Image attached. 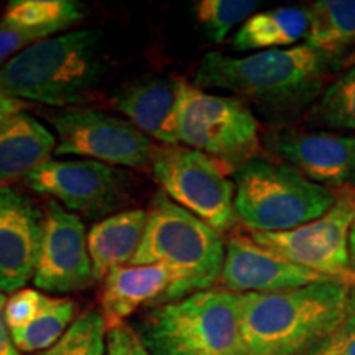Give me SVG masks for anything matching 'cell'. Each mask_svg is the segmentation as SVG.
<instances>
[{"mask_svg": "<svg viewBox=\"0 0 355 355\" xmlns=\"http://www.w3.org/2000/svg\"><path fill=\"white\" fill-rule=\"evenodd\" d=\"M336 61L306 43L245 58L211 51L196 68L193 84L229 92L270 119H286L316 102L337 69Z\"/></svg>", "mask_w": 355, "mask_h": 355, "instance_id": "6da1fadb", "label": "cell"}, {"mask_svg": "<svg viewBox=\"0 0 355 355\" xmlns=\"http://www.w3.org/2000/svg\"><path fill=\"white\" fill-rule=\"evenodd\" d=\"M352 286L316 283L296 290L242 295L241 355H301L316 349L350 313Z\"/></svg>", "mask_w": 355, "mask_h": 355, "instance_id": "7a4b0ae2", "label": "cell"}, {"mask_svg": "<svg viewBox=\"0 0 355 355\" xmlns=\"http://www.w3.org/2000/svg\"><path fill=\"white\" fill-rule=\"evenodd\" d=\"M107 76L104 32L74 30L25 48L0 68V91L53 109L83 107Z\"/></svg>", "mask_w": 355, "mask_h": 355, "instance_id": "3957f363", "label": "cell"}, {"mask_svg": "<svg viewBox=\"0 0 355 355\" xmlns=\"http://www.w3.org/2000/svg\"><path fill=\"white\" fill-rule=\"evenodd\" d=\"M146 214L144 241L130 265L162 263L170 270L173 282L162 304L211 290L220 278L225 259L220 234L163 191L153 198Z\"/></svg>", "mask_w": 355, "mask_h": 355, "instance_id": "277c9868", "label": "cell"}, {"mask_svg": "<svg viewBox=\"0 0 355 355\" xmlns=\"http://www.w3.org/2000/svg\"><path fill=\"white\" fill-rule=\"evenodd\" d=\"M242 295L225 288L150 308L137 322L152 355H241Z\"/></svg>", "mask_w": 355, "mask_h": 355, "instance_id": "5b68a950", "label": "cell"}, {"mask_svg": "<svg viewBox=\"0 0 355 355\" xmlns=\"http://www.w3.org/2000/svg\"><path fill=\"white\" fill-rule=\"evenodd\" d=\"M234 207L250 232H285L316 220L336 204L331 189L290 165L254 158L234 173Z\"/></svg>", "mask_w": 355, "mask_h": 355, "instance_id": "8992f818", "label": "cell"}, {"mask_svg": "<svg viewBox=\"0 0 355 355\" xmlns=\"http://www.w3.org/2000/svg\"><path fill=\"white\" fill-rule=\"evenodd\" d=\"M176 127L178 144L209 155L234 173L257 158L260 150L259 121L247 104L189 83L181 97Z\"/></svg>", "mask_w": 355, "mask_h": 355, "instance_id": "52a82bcc", "label": "cell"}, {"mask_svg": "<svg viewBox=\"0 0 355 355\" xmlns=\"http://www.w3.org/2000/svg\"><path fill=\"white\" fill-rule=\"evenodd\" d=\"M227 171L209 155L188 146L158 148L152 162L153 178L163 193L219 234L229 232L237 222L235 184Z\"/></svg>", "mask_w": 355, "mask_h": 355, "instance_id": "ba28073f", "label": "cell"}, {"mask_svg": "<svg viewBox=\"0 0 355 355\" xmlns=\"http://www.w3.org/2000/svg\"><path fill=\"white\" fill-rule=\"evenodd\" d=\"M44 117L56 132L58 157H78L140 170L152 166L158 150L133 123L102 110L51 109Z\"/></svg>", "mask_w": 355, "mask_h": 355, "instance_id": "9c48e42d", "label": "cell"}, {"mask_svg": "<svg viewBox=\"0 0 355 355\" xmlns=\"http://www.w3.org/2000/svg\"><path fill=\"white\" fill-rule=\"evenodd\" d=\"M355 222V189H345L316 220L285 232H250L260 247L283 259L355 288L349 266V235Z\"/></svg>", "mask_w": 355, "mask_h": 355, "instance_id": "30bf717a", "label": "cell"}, {"mask_svg": "<svg viewBox=\"0 0 355 355\" xmlns=\"http://www.w3.org/2000/svg\"><path fill=\"white\" fill-rule=\"evenodd\" d=\"M37 194L86 219L112 216L130 198V175L94 159H50L25 180Z\"/></svg>", "mask_w": 355, "mask_h": 355, "instance_id": "8fae6325", "label": "cell"}, {"mask_svg": "<svg viewBox=\"0 0 355 355\" xmlns=\"http://www.w3.org/2000/svg\"><path fill=\"white\" fill-rule=\"evenodd\" d=\"M94 279L86 225L56 201L46 202L43 241L33 283L53 295L81 291Z\"/></svg>", "mask_w": 355, "mask_h": 355, "instance_id": "7c38bea8", "label": "cell"}, {"mask_svg": "<svg viewBox=\"0 0 355 355\" xmlns=\"http://www.w3.org/2000/svg\"><path fill=\"white\" fill-rule=\"evenodd\" d=\"M273 153L327 189H355V135L327 130H279L268 139Z\"/></svg>", "mask_w": 355, "mask_h": 355, "instance_id": "4fadbf2b", "label": "cell"}, {"mask_svg": "<svg viewBox=\"0 0 355 355\" xmlns=\"http://www.w3.org/2000/svg\"><path fill=\"white\" fill-rule=\"evenodd\" d=\"M44 214L32 198L0 186V293L24 290L37 272Z\"/></svg>", "mask_w": 355, "mask_h": 355, "instance_id": "5bb4252c", "label": "cell"}, {"mask_svg": "<svg viewBox=\"0 0 355 355\" xmlns=\"http://www.w3.org/2000/svg\"><path fill=\"white\" fill-rule=\"evenodd\" d=\"M326 282L339 279L291 263L245 235H232L225 243L220 283L232 293H278Z\"/></svg>", "mask_w": 355, "mask_h": 355, "instance_id": "9a60e30c", "label": "cell"}, {"mask_svg": "<svg viewBox=\"0 0 355 355\" xmlns=\"http://www.w3.org/2000/svg\"><path fill=\"white\" fill-rule=\"evenodd\" d=\"M186 83V79L176 76L144 79L122 87L112 104L146 137L166 146H175L178 144V110Z\"/></svg>", "mask_w": 355, "mask_h": 355, "instance_id": "2e32d148", "label": "cell"}, {"mask_svg": "<svg viewBox=\"0 0 355 355\" xmlns=\"http://www.w3.org/2000/svg\"><path fill=\"white\" fill-rule=\"evenodd\" d=\"M173 277L165 265H123L104 278L101 314L107 329L125 324L141 306L155 308L163 303Z\"/></svg>", "mask_w": 355, "mask_h": 355, "instance_id": "e0dca14e", "label": "cell"}, {"mask_svg": "<svg viewBox=\"0 0 355 355\" xmlns=\"http://www.w3.org/2000/svg\"><path fill=\"white\" fill-rule=\"evenodd\" d=\"M58 139L33 115H13L0 127V186L26 180L35 170L50 162Z\"/></svg>", "mask_w": 355, "mask_h": 355, "instance_id": "ac0fdd59", "label": "cell"}, {"mask_svg": "<svg viewBox=\"0 0 355 355\" xmlns=\"http://www.w3.org/2000/svg\"><path fill=\"white\" fill-rule=\"evenodd\" d=\"M148 214L144 209L115 212L94 224L87 234L92 273L99 282L117 266L130 263L144 241Z\"/></svg>", "mask_w": 355, "mask_h": 355, "instance_id": "d6986e66", "label": "cell"}, {"mask_svg": "<svg viewBox=\"0 0 355 355\" xmlns=\"http://www.w3.org/2000/svg\"><path fill=\"white\" fill-rule=\"evenodd\" d=\"M309 32V12L303 7H278L259 12L242 24L234 35L235 51L285 50L306 40Z\"/></svg>", "mask_w": 355, "mask_h": 355, "instance_id": "ffe728a7", "label": "cell"}, {"mask_svg": "<svg viewBox=\"0 0 355 355\" xmlns=\"http://www.w3.org/2000/svg\"><path fill=\"white\" fill-rule=\"evenodd\" d=\"M308 12L306 44L337 58L355 43V0H319Z\"/></svg>", "mask_w": 355, "mask_h": 355, "instance_id": "44dd1931", "label": "cell"}, {"mask_svg": "<svg viewBox=\"0 0 355 355\" xmlns=\"http://www.w3.org/2000/svg\"><path fill=\"white\" fill-rule=\"evenodd\" d=\"M84 15V6L74 0H13L2 19L53 37L78 25Z\"/></svg>", "mask_w": 355, "mask_h": 355, "instance_id": "7402d4cb", "label": "cell"}, {"mask_svg": "<svg viewBox=\"0 0 355 355\" xmlns=\"http://www.w3.org/2000/svg\"><path fill=\"white\" fill-rule=\"evenodd\" d=\"M76 303L69 298L46 296L37 316L21 329L12 331L13 344L21 352H38L55 345L73 324Z\"/></svg>", "mask_w": 355, "mask_h": 355, "instance_id": "603a6c76", "label": "cell"}, {"mask_svg": "<svg viewBox=\"0 0 355 355\" xmlns=\"http://www.w3.org/2000/svg\"><path fill=\"white\" fill-rule=\"evenodd\" d=\"M308 122L327 132H355V64L324 89L309 107Z\"/></svg>", "mask_w": 355, "mask_h": 355, "instance_id": "cb8c5ba5", "label": "cell"}, {"mask_svg": "<svg viewBox=\"0 0 355 355\" xmlns=\"http://www.w3.org/2000/svg\"><path fill=\"white\" fill-rule=\"evenodd\" d=\"M259 7L260 2L255 0H199L193 6V12L206 37L219 44Z\"/></svg>", "mask_w": 355, "mask_h": 355, "instance_id": "d4e9b609", "label": "cell"}, {"mask_svg": "<svg viewBox=\"0 0 355 355\" xmlns=\"http://www.w3.org/2000/svg\"><path fill=\"white\" fill-rule=\"evenodd\" d=\"M107 324L99 311H87L69 326L58 343L42 355H105Z\"/></svg>", "mask_w": 355, "mask_h": 355, "instance_id": "484cf974", "label": "cell"}, {"mask_svg": "<svg viewBox=\"0 0 355 355\" xmlns=\"http://www.w3.org/2000/svg\"><path fill=\"white\" fill-rule=\"evenodd\" d=\"M44 298H46V295H43L38 290H32V288H24V290L12 293L7 298L6 309H3L10 332L21 329L32 321L38 311L42 309Z\"/></svg>", "mask_w": 355, "mask_h": 355, "instance_id": "4316f807", "label": "cell"}, {"mask_svg": "<svg viewBox=\"0 0 355 355\" xmlns=\"http://www.w3.org/2000/svg\"><path fill=\"white\" fill-rule=\"evenodd\" d=\"M46 38L51 37L40 32V30L26 28V26L0 19V68L10 60L12 55H15V53L19 55L25 48Z\"/></svg>", "mask_w": 355, "mask_h": 355, "instance_id": "83f0119b", "label": "cell"}, {"mask_svg": "<svg viewBox=\"0 0 355 355\" xmlns=\"http://www.w3.org/2000/svg\"><path fill=\"white\" fill-rule=\"evenodd\" d=\"M105 355H152L132 326L122 324L107 331Z\"/></svg>", "mask_w": 355, "mask_h": 355, "instance_id": "f1b7e54d", "label": "cell"}, {"mask_svg": "<svg viewBox=\"0 0 355 355\" xmlns=\"http://www.w3.org/2000/svg\"><path fill=\"white\" fill-rule=\"evenodd\" d=\"M322 344H326L337 355H355V288H352V303L347 319Z\"/></svg>", "mask_w": 355, "mask_h": 355, "instance_id": "f546056e", "label": "cell"}, {"mask_svg": "<svg viewBox=\"0 0 355 355\" xmlns=\"http://www.w3.org/2000/svg\"><path fill=\"white\" fill-rule=\"evenodd\" d=\"M30 107H32L30 102L17 99V97L0 91V127H2L7 121H10L13 115L25 112V110Z\"/></svg>", "mask_w": 355, "mask_h": 355, "instance_id": "4dcf8cb0", "label": "cell"}, {"mask_svg": "<svg viewBox=\"0 0 355 355\" xmlns=\"http://www.w3.org/2000/svg\"><path fill=\"white\" fill-rule=\"evenodd\" d=\"M7 296L3 293H0V355H20L17 345L13 344L12 332L8 329L6 314H3V309H6Z\"/></svg>", "mask_w": 355, "mask_h": 355, "instance_id": "1f68e13d", "label": "cell"}, {"mask_svg": "<svg viewBox=\"0 0 355 355\" xmlns=\"http://www.w3.org/2000/svg\"><path fill=\"white\" fill-rule=\"evenodd\" d=\"M349 266L355 273V222L349 235Z\"/></svg>", "mask_w": 355, "mask_h": 355, "instance_id": "d6a6232c", "label": "cell"}, {"mask_svg": "<svg viewBox=\"0 0 355 355\" xmlns=\"http://www.w3.org/2000/svg\"><path fill=\"white\" fill-rule=\"evenodd\" d=\"M309 355H337V354L332 352V350L327 347L326 344H321V345H318V347L314 349Z\"/></svg>", "mask_w": 355, "mask_h": 355, "instance_id": "836d02e7", "label": "cell"}, {"mask_svg": "<svg viewBox=\"0 0 355 355\" xmlns=\"http://www.w3.org/2000/svg\"><path fill=\"white\" fill-rule=\"evenodd\" d=\"M352 61H355V55H352Z\"/></svg>", "mask_w": 355, "mask_h": 355, "instance_id": "e575fe53", "label": "cell"}]
</instances>
